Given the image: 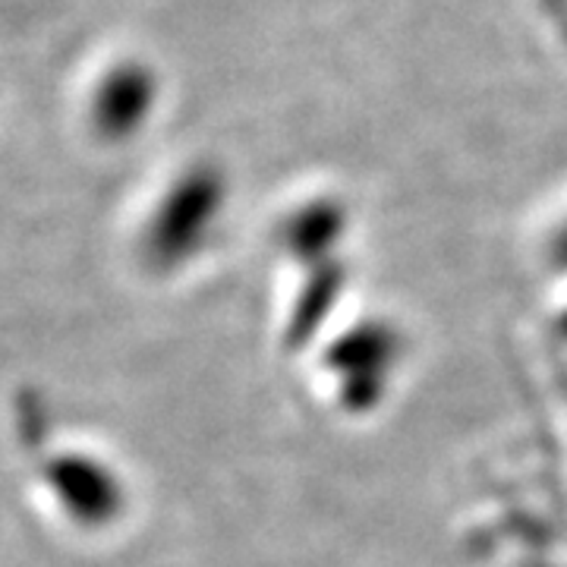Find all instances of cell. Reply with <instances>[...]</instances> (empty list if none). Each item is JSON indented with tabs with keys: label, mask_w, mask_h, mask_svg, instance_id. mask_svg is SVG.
Wrapping results in <instances>:
<instances>
[{
	"label": "cell",
	"mask_w": 567,
	"mask_h": 567,
	"mask_svg": "<svg viewBox=\"0 0 567 567\" xmlns=\"http://www.w3.org/2000/svg\"><path fill=\"white\" fill-rule=\"evenodd\" d=\"M155 76L140 63H121L104 73L92 95V121L104 136H130L155 104Z\"/></svg>",
	"instance_id": "6da1fadb"
}]
</instances>
